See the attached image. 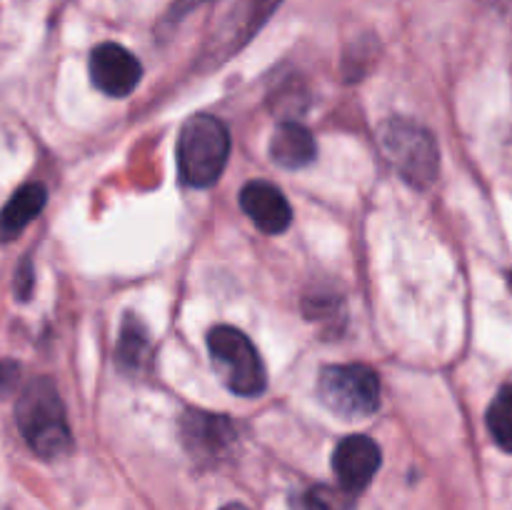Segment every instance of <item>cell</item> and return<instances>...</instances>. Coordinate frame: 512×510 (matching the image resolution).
Instances as JSON below:
<instances>
[{"instance_id": "obj_5", "label": "cell", "mask_w": 512, "mask_h": 510, "mask_svg": "<svg viewBox=\"0 0 512 510\" xmlns=\"http://www.w3.org/2000/svg\"><path fill=\"white\" fill-rule=\"evenodd\" d=\"M318 398L340 418H368L380 408V378L365 363L325 365L318 378Z\"/></svg>"}, {"instance_id": "obj_1", "label": "cell", "mask_w": 512, "mask_h": 510, "mask_svg": "<svg viewBox=\"0 0 512 510\" xmlns=\"http://www.w3.org/2000/svg\"><path fill=\"white\" fill-rule=\"evenodd\" d=\"M15 423L38 458L58 460L73 448L63 398L48 375L28 380L20 390L15 403Z\"/></svg>"}, {"instance_id": "obj_7", "label": "cell", "mask_w": 512, "mask_h": 510, "mask_svg": "<svg viewBox=\"0 0 512 510\" xmlns=\"http://www.w3.org/2000/svg\"><path fill=\"white\" fill-rule=\"evenodd\" d=\"M143 78L140 60L120 43H100L90 53V80L110 98H125L138 88Z\"/></svg>"}, {"instance_id": "obj_4", "label": "cell", "mask_w": 512, "mask_h": 510, "mask_svg": "<svg viewBox=\"0 0 512 510\" xmlns=\"http://www.w3.org/2000/svg\"><path fill=\"white\" fill-rule=\"evenodd\" d=\"M380 143L400 178L408 180L413 188L423 190L435 183L440 170V150L438 140L428 128L395 115L380 128Z\"/></svg>"}, {"instance_id": "obj_17", "label": "cell", "mask_w": 512, "mask_h": 510, "mask_svg": "<svg viewBox=\"0 0 512 510\" xmlns=\"http://www.w3.org/2000/svg\"><path fill=\"white\" fill-rule=\"evenodd\" d=\"M20 383V365L13 360H0V400L15 393Z\"/></svg>"}, {"instance_id": "obj_15", "label": "cell", "mask_w": 512, "mask_h": 510, "mask_svg": "<svg viewBox=\"0 0 512 510\" xmlns=\"http://www.w3.org/2000/svg\"><path fill=\"white\" fill-rule=\"evenodd\" d=\"M293 510H350V505L340 490L318 485V488H310L305 493L295 495Z\"/></svg>"}, {"instance_id": "obj_16", "label": "cell", "mask_w": 512, "mask_h": 510, "mask_svg": "<svg viewBox=\"0 0 512 510\" xmlns=\"http://www.w3.org/2000/svg\"><path fill=\"white\" fill-rule=\"evenodd\" d=\"M340 305L343 298L335 293H323V290H315L305 298V318L308 320H335V315H340Z\"/></svg>"}, {"instance_id": "obj_19", "label": "cell", "mask_w": 512, "mask_h": 510, "mask_svg": "<svg viewBox=\"0 0 512 510\" xmlns=\"http://www.w3.org/2000/svg\"><path fill=\"white\" fill-rule=\"evenodd\" d=\"M210 3V0H175L173 8H170L168 13V20H183L185 15L193 13L195 8H200V5Z\"/></svg>"}, {"instance_id": "obj_6", "label": "cell", "mask_w": 512, "mask_h": 510, "mask_svg": "<svg viewBox=\"0 0 512 510\" xmlns=\"http://www.w3.org/2000/svg\"><path fill=\"white\" fill-rule=\"evenodd\" d=\"M180 435L195 460L215 463L225 458L238 443V430L228 415L210 413V410H188L180 423Z\"/></svg>"}, {"instance_id": "obj_12", "label": "cell", "mask_w": 512, "mask_h": 510, "mask_svg": "<svg viewBox=\"0 0 512 510\" xmlns=\"http://www.w3.org/2000/svg\"><path fill=\"white\" fill-rule=\"evenodd\" d=\"M280 0H240V8L233 10V18L228 23V33L223 35L225 50H238L240 45L248 43L265 20L275 13Z\"/></svg>"}, {"instance_id": "obj_8", "label": "cell", "mask_w": 512, "mask_h": 510, "mask_svg": "<svg viewBox=\"0 0 512 510\" xmlns=\"http://www.w3.org/2000/svg\"><path fill=\"white\" fill-rule=\"evenodd\" d=\"M383 455L380 445L368 435H348L335 445L333 453V470L338 478L340 488L348 495L360 493L373 483L375 473L380 470Z\"/></svg>"}, {"instance_id": "obj_2", "label": "cell", "mask_w": 512, "mask_h": 510, "mask_svg": "<svg viewBox=\"0 0 512 510\" xmlns=\"http://www.w3.org/2000/svg\"><path fill=\"white\" fill-rule=\"evenodd\" d=\"M230 158V133L215 115H193L183 123L178 138L180 180L190 188L218 183Z\"/></svg>"}, {"instance_id": "obj_3", "label": "cell", "mask_w": 512, "mask_h": 510, "mask_svg": "<svg viewBox=\"0 0 512 510\" xmlns=\"http://www.w3.org/2000/svg\"><path fill=\"white\" fill-rule=\"evenodd\" d=\"M208 353L215 373L230 393L240 398H258L268 385L263 358L243 330L233 325H215L208 333Z\"/></svg>"}, {"instance_id": "obj_21", "label": "cell", "mask_w": 512, "mask_h": 510, "mask_svg": "<svg viewBox=\"0 0 512 510\" xmlns=\"http://www.w3.org/2000/svg\"><path fill=\"white\" fill-rule=\"evenodd\" d=\"M510 285H512V273H510Z\"/></svg>"}, {"instance_id": "obj_13", "label": "cell", "mask_w": 512, "mask_h": 510, "mask_svg": "<svg viewBox=\"0 0 512 510\" xmlns=\"http://www.w3.org/2000/svg\"><path fill=\"white\" fill-rule=\"evenodd\" d=\"M115 360H118L120 370H125V373H140L143 365L150 360L148 328H145L143 320L135 318V315H128V318L123 320Z\"/></svg>"}, {"instance_id": "obj_11", "label": "cell", "mask_w": 512, "mask_h": 510, "mask_svg": "<svg viewBox=\"0 0 512 510\" xmlns=\"http://www.w3.org/2000/svg\"><path fill=\"white\" fill-rule=\"evenodd\" d=\"M48 203V190L43 183H25L10 195L8 203L0 210V243L18 238L30 223L40 215Z\"/></svg>"}, {"instance_id": "obj_20", "label": "cell", "mask_w": 512, "mask_h": 510, "mask_svg": "<svg viewBox=\"0 0 512 510\" xmlns=\"http://www.w3.org/2000/svg\"><path fill=\"white\" fill-rule=\"evenodd\" d=\"M220 510H248V508H245V505H238V503H230V505H225V508H220Z\"/></svg>"}, {"instance_id": "obj_14", "label": "cell", "mask_w": 512, "mask_h": 510, "mask_svg": "<svg viewBox=\"0 0 512 510\" xmlns=\"http://www.w3.org/2000/svg\"><path fill=\"white\" fill-rule=\"evenodd\" d=\"M485 423H488L495 445L505 453H512V385H503L498 390L493 403L488 405Z\"/></svg>"}, {"instance_id": "obj_18", "label": "cell", "mask_w": 512, "mask_h": 510, "mask_svg": "<svg viewBox=\"0 0 512 510\" xmlns=\"http://www.w3.org/2000/svg\"><path fill=\"white\" fill-rule=\"evenodd\" d=\"M33 280V265L25 258L23 263L18 265V270H15V295H18L20 300H28L30 290H33Z\"/></svg>"}, {"instance_id": "obj_10", "label": "cell", "mask_w": 512, "mask_h": 510, "mask_svg": "<svg viewBox=\"0 0 512 510\" xmlns=\"http://www.w3.org/2000/svg\"><path fill=\"white\" fill-rule=\"evenodd\" d=\"M268 150L273 163H278L280 168L298 170L313 163L315 153H318V145H315L313 133L303 123H298V120H283L273 130V135H270Z\"/></svg>"}, {"instance_id": "obj_9", "label": "cell", "mask_w": 512, "mask_h": 510, "mask_svg": "<svg viewBox=\"0 0 512 510\" xmlns=\"http://www.w3.org/2000/svg\"><path fill=\"white\" fill-rule=\"evenodd\" d=\"M240 208L268 235L285 233L293 223V208H290L288 198L268 180H250L240 190Z\"/></svg>"}]
</instances>
